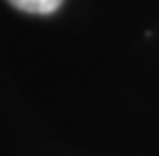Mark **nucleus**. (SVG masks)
I'll return each mask as SVG.
<instances>
[{
  "instance_id": "f257e3e1",
  "label": "nucleus",
  "mask_w": 159,
  "mask_h": 156,
  "mask_svg": "<svg viewBox=\"0 0 159 156\" xmlns=\"http://www.w3.org/2000/svg\"><path fill=\"white\" fill-rule=\"evenodd\" d=\"M10 5H14L16 10L30 12V14H52L61 7L63 0H7Z\"/></svg>"
}]
</instances>
